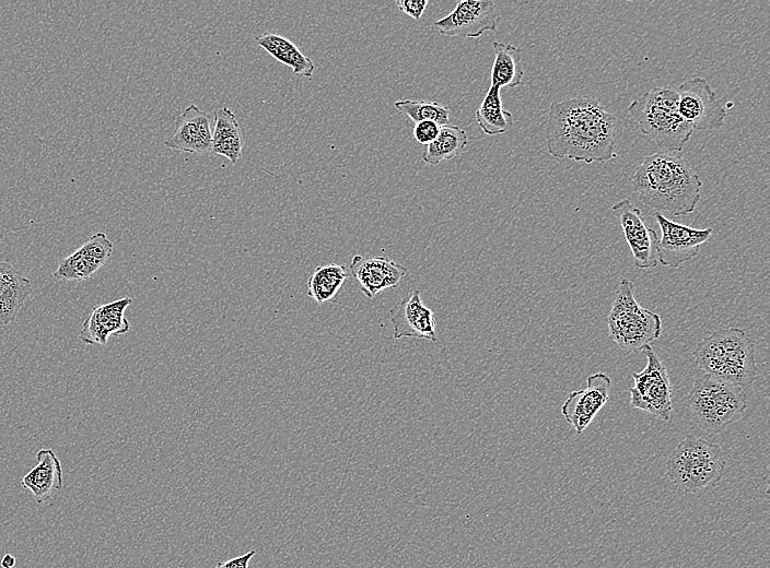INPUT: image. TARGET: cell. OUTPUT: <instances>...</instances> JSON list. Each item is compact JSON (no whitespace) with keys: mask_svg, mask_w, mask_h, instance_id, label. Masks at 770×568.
<instances>
[{"mask_svg":"<svg viewBox=\"0 0 770 568\" xmlns=\"http://www.w3.org/2000/svg\"><path fill=\"white\" fill-rule=\"evenodd\" d=\"M616 121L593 97L578 95L553 102L547 117V151L556 158L586 164L612 159Z\"/></svg>","mask_w":770,"mask_h":568,"instance_id":"1","label":"cell"},{"mask_svg":"<svg viewBox=\"0 0 770 568\" xmlns=\"http://www.w3.org/2000/svg\"><path fill=\"white\" fill-rule=\"evenodd\" d=\"M640 201L675 216L695 211L702 181L684 156L657 152L644 157L631 178Z\"/></svg>","mask_w":770,"mask_h":568,"instance_id":"2","label":"cell"},{"mask_svg":"<svg viewBox=\"0 0 770 568\" xmlns=\"http://www.w3.org/2000/svg\"><path fill=\"white\" fill-rule=\"evenodd\" d=\"M692 357L705 375L742 388L758 378L755 345L739 328H718L698 342Z\"/></svg>","mask_w":770,"mask_h":568,"instance_id":"3","label":"cell"},{"mask_svg":"<svg viewBox=\"0 0 770 568\" xmlns=\"http://www.w3.org/2000/svg\"><path fill=\"white\" fill-rule=\"evenodd\" d=\"M628 113L644 135L669 152L682 151L693 132L678 111L677 90L669 86L645 92L629 105Z\"/></svg>","mask_w":770,"mask_h":568,"instance_id":"4","label":"cell"},{"mask_svg":"<svg viewBox=\"0 0 770 568\" xmlns=\"http://www.w3.org/2000/svg\"><path fill=\"white\" fill-rule=\"evenodd\" d=\"M726 461L721 447L687 435L666 462V475L682 493H697L718 483Z\"/></svg>","mask_w":770,"mask_h":568,"instance_id":"5","label":"cell"},{"mask_svg":"<svg viewBox=\"0 0 770 568\" xmlns=\"http://www.w3.org/2000/svg\"><path fill=\"white\" fill-rule=\"evenodd\" d=\"M687 402L692 421L708 434L722 431L747 409V395L742 387L709 375L695 380Z\"/></svg>","mask_w":770,"mask_h":568,"instance_id":"6","label":"cell"},{"mask_svg":"<svg viewBox=\"0 0 770 568\" xmlns=\"http://www.w3.org/2000/svg\"><path fill=\"white\" fill-rule=\"evenodd\" d=\"M606 321L609 338L626 351L644 350L662 332L661 317L638 304L628 279L620 280Z\"/></svg>","mask_w":770,"mask_h":568,"instance_id":"7","label":"cell"},{"mask_svg":"<svg viewBox=\"0 0 770 568\" xmlns=\"http://www.w3.org/2000/svg\"><path fill=\"white\" fill-rule=\"evenodd\" d=\"M646 366L640 372H632L633 386L630 392V406L668 421L673 411V386L668 371L651 346L644 348Z\"/></svg>","mask_w":770,"mask_h":568,"instance_id":"8","label":"cell"},{"mask_svg":"<svg viewBox=\"0 0 770 568\" xmlns=\"http://www.w3.org/2000/svg\"><path fill=\"white\" fill-rule=\"evenodd\" d=\"M677 93L678 111L693 131H713L724 125L726 110L704 78L682 82Z\"/></svg>","mask_w":770,"mask_h":568,"instance_id":"9","label":"cell"},{"mask_svg":"<svg viewBox=\"0 0 770 568\" xmlns=\"http://www.w3.org/2000/svg\"><path fill=\"white\" fill-rule=\"evenodd\" d=\"M498 10L493 1H458L454 10L433 23V28L443 36L477 38L498 28Z\"/></svg>","mask_w":770,"mask_h":568,"instance_id":"10","label":"cell"},{"mask_svg":"<svg viewBox=\"0 0 770 568\" xmlns=\"http://www.w3.org/2000/svg\"><path fill=\"white\" fill-rule=\"evenodd\" d=\"M654 217L661 229L657 244L658 263L665 267L678 268L695 258L700 246L709 240L713 233L712 228H692L669 221L660 212L654 213Z\"/></svg>","mask_w":770,"mask_h":568,"instance_id":"11","label":"cell"},{"mask_svg":"<svg viewBox=\"0 0 770 568\" xmlns=\"http://www.w3.org/2000/svg\"><path fill=\"white\" fill-rule=\"evenodd\" d=\"M611 212L621 225L634 267L639 270L656 267L658 237L655 230L645 224L640 209L629 199H623L611 206Z\"/></svg>","mask_w":770,"mask_h":568,"instance_id":"12","label":"cell"},{"mask_svg":"<svg viewBox=\"0 0 770 568\" xmlns=\"http://www.w3.org/2000/svg\"><path fill=\"white\" fill-rule=\"evenodd\" d=\"M611 379L604 372L587 377L586 388L572 391L561 406L565 421L581 435L595 418L609 398Z\"/></svg>","mask_w":770,"mask_h":568,"instance_id":"13","label":"cell"},{"mask_svg":"<svg viewBox=\"0 0 770 568\" xmlns=\"http://www.w3.org/2000/svg\"><path fill=\"white\" fill-rule=\"evenodd\" d=\"M393 338L428 340L438 342L436 319L431 308L427 307L418 289L410 291L401 301L390 310Z\"/></svg>","mask_w":770,"mask_h":568,"instance_id":"14","label":"cell"},{"mask_svg":"<svg viewBox=\"0 0 770 568\" xmlns=\"http://www.w3.org/2000/svg\"><path fill=\"white\" fill-rule=\"evenodd\" d=\"M212 119L213 117L210 114L190 104L176 118L174 133L163 144L168 149L187 153H210L212 147Z\"/></svg>","mask_w":770,"mask_h":568,"instance_id":"15","label":"cell"},{"mask_svg":"<svg viewBox=\"0 0 770 568\" xmlns=\"http://www.w3.org/2000/svg\"><path fill=\"white\" fill-rule=\"evenodd\" d=\"M407 269L385 256L366 258L357 255L350 263V272L358 281L361 292L370 299L380 292L396 287Z\"/></svg>","mask_w":770,"mask_h":568,"instance_id":"16","label":"cell"},{"mask_svg":"<svg viewBox=\"0 0 770 568\" xmlns=\"http://www.w3.org/2000/svg\"><path fill=\"white\" fill-rule=\"evenodd\" d=\"M131 301L130 297H124L93 308L83 322L80 340L88 345H105L110 335L126 333L129 322L125 310Z\"/></svg>","mask_w":770,"mask_h":568,"instance_id":"17","label":"cell"},{"mask_svg":"<svg viewBox=\"0 0 770 568\" xmlns=\"http://www.w3.org/2000/svg\"><path fill=\"white\" fill-rule=\"evenodd\" d=\"M36 460V465L24 475L21 484L33 494L37 504H42L62 488V468L49 448L40 449Z\"/></svg>","mask_w":770,"mask_h":568,"instance_id":"18","label":"cell"},{"mask_svg":"<svg viewBox=\"0 0 770 568\" xmlns=\"http://www.w3.org/2000/svg\"><path fill=\"white\" fill-rule=\"evenodd\" d=\"M31 292V282L23 273L0 262V326L14 322Z\"/></svg>","mask_w":770,"mask_h":568,"instance_id":"19","label":"cell"},{"mask_svg":"<svg viewBox=\"0 0 770 568\" xmlns=\"http://www.w3.org/2000/svg\"><path fill=\"white\" fill-rule=\"evenodd\" d=\"M255 40L276 60L290 67L294 74L307 79L313 76L315 70L313 61L289 39L278 34L262 33Z\"/></svg>","mask_w":770,"mask_h":568,"instance_id":"20","label":"cell"},{"mask_svg":"<svg viewBox=\"0 0 770 568\" xmlns=\"http://www.w3.org/2000/svg\"><path fill=\"white\" fill-rule=\"evenodd\" d=\"M494 60L491 68V86L516 87L522 83L524 70L521 50L512 44L493 42Z\"/></svg>","mask_w":770,"mask_h":568,"instance_id":"21","label":"cell"},{"mask_svg":"<svg viewBox=\"0 0 770 568\" xmlns=\"http://www.w3.org/2000/svg\"><path fill=\"white\" fill-rule=\"evenodd\" d=\"M500 90L490 85L476 110L478 126L488 135L505 133L513 125V115L504 109Z\"/></svg>","mask_w":770,"mask_h":568,"instance_id":"22","label":"cell"},{"mask_svg":"<svg viewBox=\"0 0 770 568\" xmlns=\"http://www.w3.org/2000/svg\"><path fill=\"white\" fill-rule=\"evenodd\" d=\"M468 144L466 130L455 125L441 126L438 137L422 153V161L428 165H436L462 154Z\"/></svg>","mask_w":770,"mask_h":568,"instance_id":"23","label":"cell"},{"mask_svg":"<svg viewBox=\"0 0 770 568\" xmlns=\"http://www.w3.org/2000/svg\"><path fill=\"white\" fill-rule=\"evenodd\" d=\"M348 277L345 265L330 263L315 268L307 282V295L316 303L332 299Z\"/></svg>","mask_w":770,"mask_h":568,"instance_id":"24","label":"cell"},{"mask_svg":"<svg viewBox=\"0 0 770 568\" xmlns=\"http://www.w3.org/2000/svg\"><path fill=\"white\" fill-rule=\"evenodd\" d=\"M394 107L415 123L429 120L445 126L450 121V108L436 102L401 99Z\"/></svg>","mask_w":770,"mask_h":568,"instance_id":"25","label":"cell"},{"mask_svg":"<svg viewBox=\"0 0 770 568\" xmlns=\"http://www.w3.org/2000/svg\"><path fill=\"white\" fill-rule=\"evenodd\" d=\"M101 267L80 247L59 262L52 275L60 281H82L91 277Z\"/></svg>","mask_w":770,"mask_h":568,"instance_id":"26","label":"cell"},{"mask_svg":"<svg viewBox=\"0 0 770 568\" xmlns=\"http://www.w3.org/2000/svg\"><path fill=\"white\" fill-rule=\"evenodd\" d=\"M213 117L212 142L226 137L242 134L235 114L228 107L219 108Z\"/></svg>","mask_w":770,"mask_h":568,"instance_id":"27","label":"cell"},{"mask_svg":"<svg viewBox=\"0 0 770 568\" xmlns=\"http://www.w3.org/2000/svg\"><path fill=\"white\" fill-rule=\"evenodd\" d=\"M81 248L103 267L112 256L114 245L104 233H96Z\"/></svg>","mask_w":770,"mask_h":568,"instance_id":"28","label":"cell"},{"mask_svg":"<svg viewBox=\"0 0 770 568\" xmlns=\"http://www.w3.org/2000/svg\"><path fill=\"white\" fill-rule=\"evenodd\" d=\"M244 140L242 134L231 135L212 142L211 152L229 158L236 164L242 156Z\"/></svg>","mask_w":770,"mask_h":568,"instance_id":"29","label":"cell"},{"mask_svg":"<svg viewBox=\"0 0 770 568\" xmlns=\"http://www.w3.org/2000/svg\"><path fill=\"white\" fill-rule=\"evenodd\" d=\"M440 129L441 126L434 121H420L415 123L413 138L417 142L428 145L438 137Z\"/></svg>","mask_w":770,"mask_h":568,"instance_id":"30","label":"cell"},{"mask_svg":"<svg viewBox=\"0 0 770 568\" xmlns=\"http://www.w3.org/2000/svg\"><path fill=\"white\" fill-rule=\"evenodd\" d=\"M397 7L400 11L406 13L413 20H419L425 11L428 5L427 0H398L396 1Z\"/></svg>","mask_w":770,"mask_h":568,"instance_id":"31","label":"cell"},{"mask_svg":"<svg viewBox=\"0 0 770 568\" xmlns=\"http://www.w3.org/2000/svg\"><path fill=\"white\" fill-rule=\"evenodd\" d=\"M255 551L252 549L244 555L234 557L223 563H218L215 568H248L249 561L255 555Z\"/></svg>","mask_w":770,"mask_h":568,"instance_id":"32","label":"cell"},{"mask_svg":"<svg viewBox=\"0 0 770 568\" xmlns=\"http://www.w3.org/2000/svg\"><path fill=\"white\" fill-rule=\"evenodd\" d=\"M15 563V558L12 555L5 554L1 560V566L2 568H13Z\"/></svg>","mask_w":770,"mask_h":568,"instance_id":"33","label":"cell"}]
</instances>
